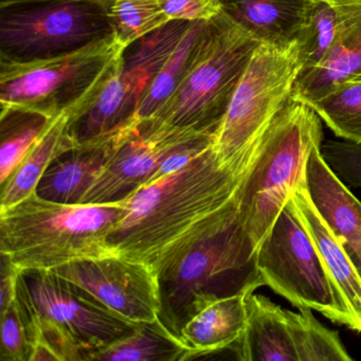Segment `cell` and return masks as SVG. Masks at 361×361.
Listing matches in <instances>:
<instances>
[{
	"label": "cell",
	"mask_w": 361,
	"mask_h": 361,
	"mask_svg": "<svg viewBox=\"0 0 361 361\" xmlns=\"http://www.w3.org/2000/svg\"><path fill=\"white\" fill-rule=\"evenodd\" d=\"M308 105L336 136L361 143V80L341 84Z\"/></svg>",
	"instance_id": "27"
},
{
	"label": "cell",
	"mask_w": 361,
	"mask_h": 361,
	"mask_svg": "<svg viewBox=\"0 0 361 361\" xmlns=\"http://www.w3.org/2000/svg\"><path fill=\"white\" fill-rule=\"evenodd\" d=\"M122 59L88 106L69 118L67 134L73 147L106 140L137 121L140 97L122 77Z\"/></svg>",
	"instance_id": "14"
},
{
	"label": "cell",
	"mask_w": 361,
	"mask_h": 361,
	"mask_svg": "<svg viewBox=\"0 0 361 361\" xmlns=\"http://www.w3.org/2000/svg\"><path fill=\"white\" fill-rule=\"evenodd\" d=\"M71 116V113L58 116L18 168L1 183L0 210L10 208L35 193L50 164L73 147L67 134Z\"/></svg>",
	"instance_id": "21"
},
{
	"label": "cell",
	"mask_w": 361,
	"mask_h": 361,
	"mask_svg": "<svg viewBox=\"0 0 361 361\" xmlns=\"http://www.w3.org/2000/svg\"><path fill=\"white\" fill-rule=\"evenodd\" d=\"M340 20L331 49L316 67L299 73L291 98L310 104L341 84L361 80V22Z\"/></svg>",
	"instance_id": "18"
},
{
	"label": "cell",
	"mask_w": 361,
	"mask_h": 361,
	"mask_svg": "<svg viewBox=\"0 0 361 361\" xmlns=\"http://www.w3.org/2000/svg\"><path fill=\"white\" fill-rule=\"evenodd\" d=\"M169 20L208 22L221 12V0H158Z\"/></svg>",
	"instance_id": "32"
},
{
	"label": "cell",
	"mask_w": 361,
	"mask_h": 361,
	"mask_svg": "<svg viewBox=\"0 0 361 361\" xmlns=\"http://www.w3.org/2000/svg\"><path fill=\"white\" fill-rule=\"evenodd\" d=\"M126 213L123 200L61 204L33 193L0 210V252L20 271L117 255L109 238Z\"/></svg>",
	"instance_id": "3"
},
{
	"label": "cell",
	"mask_w": 361,
	"mask_h": 361,
	"mask_svg": "<svg viewBox=\"0 0 361 361\" xmlns=\"http://www.w3.org/2000/svg\"><path fill=\"white\" fill-rule=\"evenodd\" d=\"M111 0H51L0 8V61L31 62L115 35Z\"/></svg>",
	"instance_id": "9"
},
{
	"label": "cell",
	"mask_w": 361,
	"mask_h": 361,
	"mask_svg": "<svg viewBox=\"0 0 361 361\" xmlns=\"http://www.w3.org/2000/svg\"><path fill=\"white\" fill-rule=\"evenodd\" d=\"M20 270L1 255V283H0V312H4L16 297Z\"/></svg>",
	"instance_id": "33"
},
{
	"label": "cell",
	"mask_w": 361,
	"mask_h": 361,
	"mask_svg": "<svg viewBox=\"0 0 361 361\" xmlns=\"http://www.w3.org/2000/svg\"><path fill=\"white\" fill-rule=\"evenodd\" d=\"M249 293L217 300L200 310L181 329L180 340L191 350L192 359L231 348L247 324Z\"/></svg>",
	"instance_id": "19"
},
{
	"label": "cell",
	"mask_w": 361,
	"mask_h": 361,
	"mask_svg": "<svg viewBox=\"0 0 361 361\" xmlns=\"http://www.w3.org/2000/svg\"><path fill=\"white\" fill-rule=\"evenodd\" d=\"M16 300L31 345L43 340L60 361H90L94 353L126 337L138 324L111 312L54 270L20 271Z\"/></svg>",
	"instance_id": "4"
},
{
	"label": "cell",
	"mask_w": 361,
	"mask_h": 361,
	"mask_svg": "<svg viewBox=\"0 0 361 361\" xmlns=\"http://www.w3.org/2000/svg\"><path fill=\"white\" fill-rule=\"evenodd\" d=\"M321 145H316L306 160L303 187L361 278V202L324 161Z\"/></svg>",
	"instance_id": "13"
},
{
	"label": "cell",
	"mask_w": 361,
	"mask_h": 361,
	"mask_svg": "<svg viewBox=\"0 0 361 361\" xmlns=\"http://www.w3.org/2000/svg\"><path fill=\"white\" fill-rule=\"evenodd\" d=\"M293 200L306 229L316 243L323 262L341 293L354 322V331L361 333V278L337 238L312 207L303 183L295 189Z\"/></svg>",
	"instance_id": "20"
},
{
	"label": "cell",
	"mask_w": 361,
	"mask_h": 361,
	"mask_svg": "<svg viewBox=\"0 0 361 361\" xmlns=\"http://www.w3.org/2000/svg\"><path fill=\"white\" fill-rule=\"evenodd\" d=\"M259 44L221 11L207 22L172 96L147 120L170 128L216 133Z\"/></svg>",
	"instance_id": "6"
},
{
	"label": "cell",
	"mask_w": 361,
	"mask_h": 361,
	"mask_svg": "<svg viewBox=\"0 0 361 361\" xmlns=\"http://www.w3.org/2000/svg\"><path fill=\"white\" fill-rule=\"evenodd\" d=\"M257 263L265 285L293 306L316 310L354 331L345 301L300 217L293 195L259 244Z\"/></svg>",
	"instance_id": "8"
},
{
	"label": "cell",
	"mask_w": 361,
	"mask_h": 361,
	"mask_svg": "<svg viewBox=\"0 0 361 361\" xmlns=\"http://www.w3.org/2000/svg\"><path fill=\"white\" fill-rule=\"evenodd\" d=\"M255 153L226 164L212 145L180 170L145 183L123 200L126 213L109 235L111 248L157 271L238 197Z\"/></svg>",
	"instance_id": "1"
},
{
	"label": "cell",
	"mask_w": 361,
	"mask_h": 361,
	"mask_svg": "<svg viewBox=\"0 0 361 361\" xmlns=\"http://www.w3.org/2000/svg\"><path fill=\"white\" fill-rule=\"evenodd\" d=\"M115 35L126 47L170 23L158 0H111Z\"/></svg>",
	"instance_id": "29"
},
{
	"label": "cell",
	"mask_w": 361,
	"mask_h": 361,
	"mask_svg": "<svg viewBox=\"0 0 361 361\" xmlns=\"http://www.w3.org/2000/svg\"><path fill=\"white\" fill-rule=\"evenodd\" d=\"M321 155L336 175L352 187H361V143L327 140Z\"/></svg>",
	"instance_id": "31"
},
{
	"label": "cell",
	"mask_w": 361,
	"mask_h": 361,
	"mask_svg": "<svg viewBox=\"0 0 361 361\" xmlns=\"http://www.w3.org/2000/svg\"><path fill=\"white\" fill-rule=\"evenodd\" d=\"M341 27L337 10L326 0H312L307 22L297 41L302 69L316 67L326 56Z\"/></svg>",
	"instance_id": "28"
},
{
	"label": "cell",
	"mask_w": 361,
	"mask_h": 361,
	"mask_svg": "<svg viewBox=\"0 0 361 361\" xmlns=\"http://www.w3.org/2000/svg\"><path fill=\"white\" fill-rule=\"evenodd\" d=\"M124 130L106 140L77 145L59 155L44 173L35 194L50 202L82 204L115 154Z\"/></svg>",
	"instance_id": "15"
},
{
	"label": "cell",
	"mask_w": 361,
	"mask_h": 361,
	"mask_svg": "<svg viewBox=\"0 0 361 361\" xmlns=\"http://www.w3.org/2000/svg\"><path fill=\"white\" fill-rule=\"evenodd\" d=\"M322 140L318 114L291 97L262 136L238 194L240 221L257 250L303 183L308 155Z\"/></svg>",
	"instance_id": "5"
},
{
	"label": "cell",
	"mask_w": 361,
	"mask_h": 361,
	"mask_svg": "<svg viewBox=\"0 0 361 361\" xmlns=\"http://www.w3.org/2000/svg\"><path fill=\"white\" fill-rule=\"evenodd\" d=\"M302 69L297 44H259L215 133L213 147L226 164L250 159L265 130L293 94Z\"/></svg>",
	"instance_id": "10"
},
{
	"label": "cell",
	"mask_w": 361,
	"mask_h": 361,
	"mask_svg": "<svg viewBox=\"0 0 361 361\" xmlns=\"http://www.w3.org/2000/svg\"><path fill=\"white\" fill-rule=\"evenodd\" d=\"M128 49L116 35L62 56L31 62L0 61L1 106L75 117L94 100Z\"/></svg>",
	"instance_id": "7"
},
{
	"label": "cell",
	"mask_w": 361,
	"mask_h": 361,
	"mask_svg": "<svg viewBox=\"0 0 361 361\" xmlns=\"http://www.w3.org/2000/svg\"><path fill=\"white\" fill-rule=\"evenodd\" d=\"M190 25L191 23L185 20H171L128 46L122 59V77L140 99L180 43Z\"/></svg>",
	"instance_id": "22"
},
{
	"label": "cell",
	"mask_w": 361,
	"mask_h": 361,
	"mask_svg": "<svg viewBox=\"0 0 361 361\" xmlns=\"http://www.w3.org/2000/svg\"><path fill=\"white\" fill-rule=\"evenodd\" d=\"M337 10L340 20L361 22V0H326Z\"/></svg>",
	"instance_id": "34"
},
{
	"label": "cell",
	"mask_w": 361,
	"mask_h": 361,
	"mask_svg": "<svg viewBox=\"0 0 361 361\" xmlns=\"http://www.w3.org/2000/svg\"><path fill=\"white\" fill-rule=\"evenodd\" d=\"M291 336L298 361H350L337 331L321 324L310 308L288 310Z\"/></svg>",
	"instance_id": "26"
},
{
	"label": "cell",
	"mask_w": 361,
	"mask_h": 361,
	"mask_svg": "<svg viewBox=\"0 0 361 361\" xmlns=\"http://www.w3.org/2000/svg\"><path fill=\"white\" fill-rule=\"evenodd\" d=\"M312 0H221V11L264 45L297 44Z\"/></svg>",
	"instance_id": "16"
},
{
	"label": "cell",
	"mask_w": 361,
	"mask_h": 361,
	"mask_svg": "<svg viewBox=\"0 0 361 361\" xmlns=\"http://www.w3.org/2000/svg\"><path fill=\"white\" fill-rule=\"evenodd\" d=\"M247 324L230 350L240 361H298L288 310L262 295L246 297Z\"/></svg>",
	"instance_id": "17"
},
{
	"label": "cell",
	"mask_w": 361,
	"mask_h": 361,
	"mask_svg": "<svg viewBox=\"0 0 361 361\" xmlns=\"http://www.w3.org/2000/svg\"><path fill=\"white\" fill-rule=\"evenodd\" d=\"M54 271L130 322H149L159 316L157 274L142 262L114 255L67 264Z\"/></svg>",
	"instance_id": "12"
},
{
	"label": "cell",
	"mask_w": 361,
	"mask_h": 361,
	"mask_svg": "<svg viewBox=\"0 0 361 361\" xmlns=\"http://www.w3.org/2000/svg\"><path fill=\"white\" fill-rule=\"evenodd\" d=\"M156 274L158 319L178 339L188 321L213 302L264 286L257 248L240 221L238 196Z\"/></svg>",
	"instance_id": "2"
},
{
	"label": "cell",
	"mask_w": 361,
	"mask_h": 361,
	"mask_svg": "<svg viewBox=\"0 0 361 361\" xmlns=\"http://www.w3.org/2000/svg\"><path fill=\"white\" fill-rule=\"evenodd\" d=\"M206 24L204 20L191 23L180 43L143 92L137 111V121L153 117L172 96L187 71L194 47Z\"/></svg>",
	"instance_id": "25"
},
{
	"label": "cell",
	"mask_w": 361,
	"mask_h": 361,
	"mask_svg": "<svg viewBox=\"0 0 361 361\" xmlns=\"http://www.w3.org/2000/svg\"><path fill=\"white\" fill-rule=\"evenodd\" d=\"M56 118L16 106H1L0 183L18 168Z\"/></svg>",
	"instance_id": "24"
},
{
	"label": "cell",
	"mask_w": 361,
	"mask_h": 361,
	"mask_svg": "<svg viewBox=\"0 0 361 361\" xmlns=\"http://www.w3.org/2000/svg\"><path fill=\"white\" fill-rule=\"evenodd\" d=\"M209 133L136 121L122 133L119 145L82 204L118 202L142 187L183 143ZM215 134V133H214Z\"/></svg>",
	"instance_id": "11"
},
{
	"label": "cell",
	"mask_w": 361,
	"mask_h": 361,
	"mask_svg": "<svg viewBox=\"0 0 361 361\" xmlns=\"http://www.w3.org/2000/svg\"><path fill=\"white\" fill-rule=\"evenodd\" d=\"M1 317V346L0 360L30 361L32 345L29 339L26 322L18 300L0 312Z\"/></svg>",
	"instance_id": "30"
},
{
	"label": "cell",
	"mask_w": 361,
	"mask_h": 361,
	"mask_svg": "<svg viewBox=\"0 0 361 361\" xmlns=\"http://www.w3.org/2000/svg\"><path fill=\"white\" fill-rule=\"evenodd\" d=\"M43 1H51V0H0V8L23 5V4L43 3Z\"/></svg>",
	"instance_id": "35"
},
{
	"label": "cell",
	"mask_w": 361,
	"mask_h": 361,
	"mask_svg": "<svg viewBox=\"0 0 361 361\" xmlns=\"http://www.w3.org/2000/svg\"><path fill=\"white\" fill-rule=\"evenodd\" d=\"M191 350L156 319L140 322L126 337L98 350L90 361H185Z\"/></svg>",
	"instance_id": "23"
}]
</instances>
